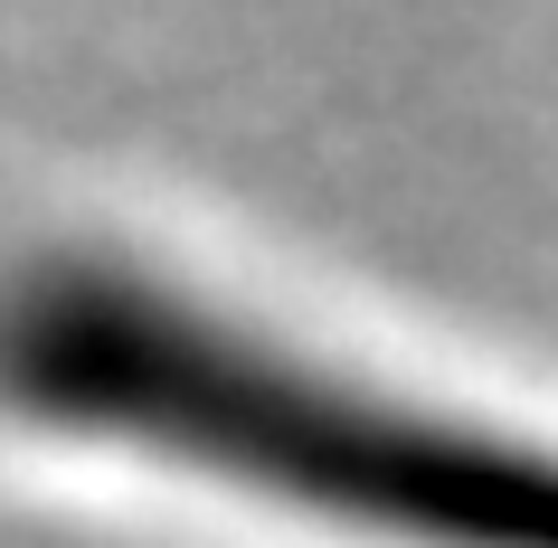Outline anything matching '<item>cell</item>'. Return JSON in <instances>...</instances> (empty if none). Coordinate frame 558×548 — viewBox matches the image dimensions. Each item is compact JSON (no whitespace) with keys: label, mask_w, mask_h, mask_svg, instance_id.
Listing matches in <instances>:
<instances>
[{"label":"cell","mask_w":558,"mask_h":548,"mask_svg":"<svg viewBox=\"0 0 558 548\" xmlns=\"http://www.w3.org/2000/svg\"><path fill=\"white\" fill-rule=\"evenodd\" d=\"M0 406L369 539L558 548V445L388 398L114 256H48L0 284Z\"/></svg>","instance_id":"obj_1"}]
</instances>
